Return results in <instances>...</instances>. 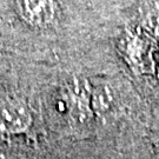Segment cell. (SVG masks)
Returning a JSON list of instances; mask_svg holds the SVG:
<instances>
[{
	"label": "cell",
	"instance_id": "7a4b0ae2",
	"mask_svg": "<svg viewBox=\"0 0 159 159\" xmlns=\"http://www.w3.org/2000/svg\"><path fill=\"white\" fill-rule=\"evenodd\" d=\"M23 19L32 26H47L56 18L54 0H17Z\"/></svg>",
	"mask_w": 159,
	"mask_h": 159
},
{
	"label": "cell",
	"instance_id": "6da1fadb",
	"mask_svg": "<svg viewBox=\"0 0 159 159\" xmlns=\"http://www.w3.org/2000/svg\"><path fill=\"white\" fill-rule=\"evenodd\" d=\"M32 125V116L24 104L16 100L0 102V132L14 136L21 134Z\"/></svg>",
	"mask_w": 159,
	"mask_h": 159
},
{
	"label": "cell",
	"instance_id": "3957f363",
	"mask_svg": "<svg viewBox=\"0 0 159 159\" xmlns=\"http://www.w3.org/2000/svg\"><path fill=\"white\" fill-rule=\"evenodd\" d=\"M91 104L96 112L104 113L106 112L111 105V94L106 86H99L96 87L92 92Z\"/></svg>",
	"mask_w": 159,
	"mask_h": 159
}]
</instances>
